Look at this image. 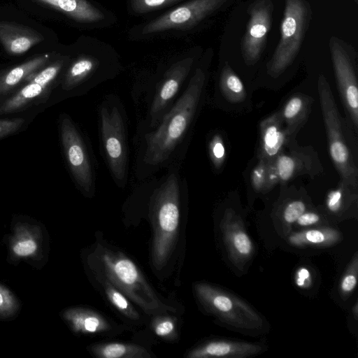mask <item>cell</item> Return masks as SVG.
<instances>
[{
  "label": "cell",
  "mask_w": 358,
  "mask_h": 358,
  "mask_svg": "<svg viewBox=\"0 0 358 358\" xmlns=\"http://www.w3.org/2000/svg\"><path fill=\"white\" fill-rule=\"evenodd\" d=\"M219 87L224 97L230 102L241 103L245 99V87L228 64H225L221 70Z\"/></svg>",
  "instance_id": "25"
},
{
  "label": "cell",
  "mask_w": 358,
  "mask_h": 358,
  "mask_svg": "<svg viewBox=\"0 0 358 358\" xmlns=\"http://www.w3.org/2000/svg\"><path fill=\"white\" fill-rule=\"evenodd\" d=\"M5 303V299L3 294L0 292V307H1Z\"/></svg>",
  "instance_id": "40"
},
{
  "label": "cell",
  "mask_w": 358,
  "mask_h": 358,
  "mask_svg": "<svg viewBox=\"0 0 358 358\" xmlns=\"http://www.w3.org/2000/svg\"><path fill=\"white\" fill-rule=\"evenodd\" d=\"M270 161L258 159L257 165L253 168L250 175V182L252 189L257 193H264L269 189V170Z\"/></svg>",
  "instance_id": "28"
},
{
  "label": "cell",
  "mask_w": 358,
  "mask_h": 358,
  "mask_svg": "<svg viewBox=\"0 0 358 358\" xmlns=\"http://www.w3.org/2000/svg\"><path fill=\"white\" fill-rule=\"evenodd\" d=\"M229 243L232 250L239 256L247 257L252 252V243L248 235L243 230L233 231L230 235Z\"/></svg>",
  "instance_id": "33"
},
{
  "label": "cell",
  "mask_w": 358,
  "mask_h": 358,
  "mask_svg": "<svg viewBox=\"0 0 358 358\" xmlns=\"http://www.w3.org/2000/svg\"><path fill=\"white\" fill-rule=\"evenodd\" d=\"M310 278V273L306 268H300L297 272L296 283L299 287H303L307 280Z\"/></svg>",
  "instance_id": "39"
},
{
  "label": "cell",
  "mask_w": 358,
  "mask_h": 358,
  "mask_svg": "<svg viewBox=\"0 0 358 358\" xmlns=\"http://www.w3.org/2000/svg\"><path fill=\"white\" fill-rule=\"evenodd\" d=\"M172 313L151 316L150 329L154 334L165 341H176L178 337L177 317Z\"/></svg>",
  "instance_id": "27"
},
{
  "label": "cell",
  "mask_w": 358,
  "mask_h": 358,
  "mask_svg": "<svg viewBox=\"0 0 358 358\" xmlns=\"http://www.w3.org/2000/svg\"><path fill=\"white\" fill-rule=\"evenodd\" d=\"M22 118L0 120V138L17 131L24 124Z\"/></svg>",
  "instance_id": "35"
},
{
  "label": "cell",
  "mask_w": 358,
  "mask_h": 358,
  "mask_svg": "<svg viewBox=\"0 0 358 358\" xmlns=\"http://www.w3.org/2000/svg\"><path fill=\"white\" fill-rule=\"evenodd\" d=\"M87 350L91 355L98 358H152V351L135 343L107 341L90 345Z\"/></svg>",
  "instance_id": "21"
},
{
  "label": "cell",
  "mask_w": 358,
  "mask_h": 358,
  "mask_svg": "<svg viewBox=\"0 0 358 358\" xmlns=\"http://www.w3.org/2000/svg\"><path fill=\"white\" fill-rule=\"evenodd\" d=\"M227 0H190L185 1L138 28L141 35H153L191 28L220 8Z\"/></svg>",
  "instance_id": "13"
},
{
  "label": "cell",
  "mask_w": 358,
  "mask_h": 358,
  "mask_svg": "<svg viewBox=\"0 0 358 358\" xmlns=\"http://www.w3.org/2000/svg\"><path fill=\"white\" fill-rule=\"evenodd\" d=\"M357 283V275L353 273L346 274L341 282V289L344 293L351 292Z\"/></svg>",
  "instance_id": "38"
},
{
  "label": "cell",
  "mask_w": 358,
  "mask_h": 358,
  "mask_svg": "<svg viewBox=\"0 0 358 358\" xmlns=\"http://www.w3.org/2000/svg\"><path fill=\"white\" fill-rule=\"evenodd\" d=\"M208 69L196 66L184 90L157 126L136 134L134 175L138 182L181 166L206 94Z\"/></svg>",
  "instance_id": "1"
},
{
  "label": "cell",
  "mask_w": 358,
  "mask_h": 358,
  "mask_svg": "<svg viewBox=\"0 0 358 358\" xmlns=\"http://www.w3.org/2000/svg\"><path fill=\"white\" fill-rule=\"evenodd\" d=\"M358 188L340 180L338 186L330 190L325 199V209L332 215L341 217L357 208Z\"/></svg>",
  "instance_id": "23"
},
{
  "label": "cell",
  "mask_w": 358,
  "mask_h": 358,
  "mask_svg": "<svg viewBox=\"0 0 358 358\" xmlns=\"http://www.w3.org/2000/svg\"><path fill=\"white\" fill-rule=\"evenodd\" d=\"M60 135L65 158L74 181L86 197H94L96 164L91 148L67 115H64L60 120Z\"/></svg>",
  "instance_id": "9"
},
{
  "label": "cell",
  "mask_w": 358,
  "mask_h": 358,
  "mask_svg": "<svg viewBox=\"0 0 358 358\" xmlns=\"http://www.w3.org/2000/svg\"><path fill=\"white\" fill-rule=\"evenodd\" d=\"M50 57V54L38 55L0 74V94L8 93L29 75L44 66Z\"/></svg>",
  "instance_id": "24"
},
{
  "label": "cell",
  "mask_w": 358,
  "mask_h": 358,
  "mask_svg": "<svg viewBox=\"0 0 358 358\" xmlns=\"http://www.w3.org/2000/svg\"><path fill=\"white\" fill-rule=\"evenodd\" d=\"M52 7L83 24L98 23L105 18L101 9L88 0H34Z\"/></svg>",
  "instance_id": "20"
},
{
  "label": "cell",
  "mask_w": 358,
  "mask_h": 358,
  "mask_svg": "<svg viewBox=\"0 0 358 358\" xmlns=\"http://www.w3.org/2000/svg\"><path fill=\"white\" fill-rule=\"evenodd\" d=\"M88 273L92 283L117 313L131 324H143V315L124 294L102 275L91 271Z\"/></svg>",
  "instance_id": "18"
},
{
  "label": "cell",
  "mask_w": 358,
  "mask_h": 358,
  "mask_svg": "<svg viewBox=\"0 0 358 358\" xmlns=\"http://www.w3.org/2000/svg\"><path fill=\"white\" fill-rule=\"evenodd\" d=\"M96 237L85 258L88 271L104 277L148 316L176 313L177 308L157 292L131 258L99 236Z\"/></svg>",
  "instance_id": "3"
},
{
  "label": "cell",
  "mask_w": 358,
  "mask_h": 358,
  "mask_svg": "<svg viewBox=\"0 0 358 358\" xmlns=\"http://www.w3.org/2000/svg\"><path fill=\"white\" fill-rule=\"evenodd\" d=\"M193 292L203 308L224 324L245 331L262 329V317L250 305L220 287L209 283H194Z\"/></svg>",
  "instance_id": "7"
},
{
  "label": "cell",
  "mask_w": 358,
  "mask_h": 358,
  "mask_svg": "<svg viewBox=\"0 0 358 358\" xmlns=\"http://www.w3.org/2000/svg\"><path fill=\"white\" fill-rule=\"evenodd\" d=\"M317 90L331 161L341 180L358 188L357 135L340 114L331 87L323 75L318 78Z\"/></svg>",
  "instance_id": "4"
},
{
  "label": "cell",
  "mask_w": 358,
  "mask_h": 358,
  "mask_svg": "<svg viewBox=\"0 0 358 358\" xmlns=\"http://www.w3.org/2000/svg\"><path fill=\"white\" fill-rule=\"evenodd\" d=\"M307 208L308 205L302 198L289 199L282 206V219L288 224H293L307 210Z\"/></svg>",
  "instance_id": "32"
},
{
  "label": "cell",
  "mask_w": 358,
  "mask_h": 358,
  "mask_svg": "<svg viewBox=\"0 0 358 358\" xmlns=\"http://www.w3.org/2000/svg\"><path fill=\"white\" fill-rule=\"evenodd\" d=\"M259 134L258 159L271 161L296 140V136L285 127L279 110L261 122Z\"/></svg>",
  "instance_id": "15"
},
{
  "label": "cell",
  "mask_w": 358,
  "mask_h": 358,
  "mask_svg": "<svg viewBox=\"0 0 358 358\" xmlns=\"http://www.w3.org/2000/svg\"><path fill=\"white\" fill-rule=\"evenodd\" d=\"M313 101L310 96L295 94L279 110L285 127L292 134L296 136L307 122Z\"/></svg>",
  "instance_id": "22"
},
{
  "label": "cell",
  "mask_w": 358,
  "mask_h": 358,
  "mask_svg": "<svg viewBox=\"0 0 358 358\" xmlns=\"http://www.w3.org/2000/svg\"><path fill=\"white\" fill-rule=\"evenodd\" d=\"M180 169V166H171L160 178L153 176L141 181L148 196V211L153 227L150 259L157 271L167 266L178 241L187 199V182Z\"/></svg>",
  "instance_id": "2"
},
{
  "label": "cell",
  "mask_w": 358,
  "mask_h": 358,
  "mask_svg": "<svg viewBox=\"0 0 358 358\" xmlns=\"http://www.w3.org/2000/svg\"><path fill=\"white\" fill-rule=\"evenodd\" d=\"M310 18V10L304 0H286L280 27V38L267 64V72L277 78L296 57Z\"/></svg>",
  "instance_id": "8"
},
{
  "label": "cell",
  "mask_w": 358,
  "mask_h": 358,
  "mask_svg": "<svg viewBox=\"0 0 358 358\" xmlns=\"http://www.w3.org/2000/svg\"><path fill=\"white\" fill-rule=\"evenodd\" d=\"M101 156L115 185L124 189L129 177L128 120L118 96L106 95L98 107Z\"/></svg>",
  "instance_id": "5"
},
{
  "label": "cell",
  "mask_w": 358,
  "mask_h": 358,
  "mask_svg": "<svg viewBox=\"0 0 358 358\" xmlns=\"http://www.w3.org/2000/svg\"><path fill=\"white\" fill-rule=\"evenodd\" d=\"M208 152L210 162L216 170H220L226 159V148L222 136L215 133L208 142Z\"/></svg>",
  "instance_id": "30"
},
{
  "label": "cell",
  "mask_w": 358,
  "mask_h": 358,
  "mask_svg": "<svg viewBox=\"0 0 358 358\" xmlns=\"http://www.w3.org/2000/svg\"><path fill=\"white\" fill-rule=\"evenodd\" d=\"M43 40L41 34L31 27L0 21V43L10 54H23Z\"/></svg>",
  "instance_id": "19"
},
{
  "label": "cell",
  "mask_w": 358,
  "mask_h": 358,
  "mask_svg": "<svg viewBox=\"0 0 358 358\" xmlns=\"http://www.w3.org/2000/svg\"><path fill=\"white\" fill-rule=\"evenodd\" d=\"M322 219L321 215L314 210H306L296 221L301 227H307L319 223Z\"/></svg>",
  "instance_id": "37"
},
{
  "label": "cell",
  "mask_w": 358,
  "mask_h": 358,
  "mask_svg": "<svg viewBox=\"0 0 358 358\" xmlns=\"http://www.w3.org/2000/svg\"><path fill=\"white\" fill-rule=\"evenodd\" d=\"M64 64V60L57 61L40 72L29 75L25 80L47 87L57 76Z\"/></svg>",
  "instance_id": "31"
},
{
  "label": "cell",
  "mask_w": 358,
  "mask_h": 358,
  "mask_svg": "<svg viewBox=\"0 0 358 358\" xmlns=\"http://www.w3.org/2000/svg\"><path fill=\"white\" fill-rule=\"evenodd\" d=\"M273 4L271 0H257L251 4L250 18L241 43L245 62L251 65L260 58L271 24Z\"/></svg>",
  "instance_id": "14"
},
{
  "label": "cell",
  "mask_w": 358,
  "mask_h": 358,
  "mask_svg": "<svg viewBox=\"0 0 358 358\" xmlns=\"http://www.w3.org/2000/svg\"><path fill=\"white\" fill-rule=\"evenodd\" d=\"M262 347L255 343L215 339L191 348L185 356L187 358H242L260 353L263 350Z\"/></svg>",
  "instance_id": "17"
},
{
  "label": "cell",
  "mask_w": 358,
  "mask_h": 358,
  "mask_svg": "<svg viewBox=\"0 0 358 358\" xmlns=\"http://www.w3.org/2000/svg\"><path fill=\"white\" fill-rule=\"evenodd\" d=\"M301 235H302V241L298 243L302 242L312 245H321L330 240V235L324 230L310 229Z\"/></svg>",
  "instance_id": "34"
},
{
  "label": "cell",
  "mask_w": 358,
  "mask_h": 358,
  "mask_svg": "<svg viewBox=\"0 0 358 358\" xmlns=\"http://www.w3.org/2000/svg\"><path fill=\"white\" fill-rule=\"evenodd\" d=\"M329 48L345 118L358 135V81L355 62L338 38H330Z\"/></svg>",
  "instance_id": "11"
},
{
  "label": "cell",
  "mask_w": 358,
  "mask_h": 358,
  "mask_svg": "<svg viewBox=\"0 0 358 358\" xmlns=\"http://www.w3.org/2000/svg\"><path fill=\"white\" fill-rule=\"evenodd\" d=\"M46 87L38 83L29 82L11 98L0 105V115L18 110L41 95Z\"/></svg>",
  "instance_id": "26"
},
{
  "label": "cell",
  "mask_w": 358,
  "mask_h": 358,
  "mask_svg": "<svg viewBox=\"0 0 358 358\" xmlns=\"http://www.w3.org/2000/svg\"><path fill=\"white\" fill-rule=\"evenodd\" d=\"M37 249L36 243L31 239L24 240L17 243L13 247L14 252L18 256H29Z\"/></svg>",
  "instance_id": "36"
},
{
  "label": "cell",
  "mask_w": 358,
  "mask_h": 358,
  "mask_svg": "<svg viewBox=\"0 0 358 358\" xmlns=\"http://www.w3.org/2000/svg\"><path fill=\"white\" fill-rule=\"evenodd\" d=\"M65 316L76 332L86 336H112L125 329L92 308H75Z\"/></svg>",
  "instance_id": "16"
},
{
  "label": "cell",
  "mask_w": 358,
  "mask_h": 358,
  "mask_svg": "<svg viewBox=\"0 0 358 358\" xmlns=\"http://www.w3.org/2000/svg\"><path fill=\"white\" fill-rule=\"evenodd\" d=\"M324 171L319 155L312 146H300L296 140L270 161L269 189L285 184L296 177L313 178Z\"/></svg>",
  "instance_id": "10"
},
{
  "label": "cell",
  "mask_w": 358,
  "mask_h": 358,
  "mask_svg": "<svg viewBox=\"0 0 358 358\" xmlns=\"http://www.w3.org/2000/svg\"><path fill=\"white\" fill-rule=\"evenodd\" d=\"M195 64L194 57H185L172 63L153 83L148 92V107L136 134L155 128L178 98L190 78ZM185 88V87H184Z\"/></svg>",
  "instance_id": "6"
},
{
  "label": "cell",
  "mask_w": 358,
  "mask_h": 358,
  "mask_svg": "<svg viewBox=\"0 0 358 358\" xmlns=\"http://www.w3.org/2000/svg\"><path fill=\"white\" fill-rule=\"evenodd\" d=\"M115 61L85 53L78 55L67 69L62 83L66 93L83 94L100 83L114 78L119 72Z\"/></svg>",
  "instance_id": "12"
},
{
  "label": "cell",
  "mask_w": 358,
  "mask_h": 358,
  "mask_svg": "<svg viewBox=\"0 0 358 358\" xmlns=\"http://www.w3.org/2000/svg\"><path fill=\"white\" fill-rule=\"evenodd\" d=\"M184 0H129L131 11L136 14H145L162 10Z\"/></svg>",
  "instance_id": "29"
}]
</instances>
